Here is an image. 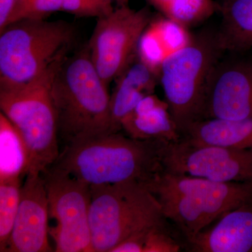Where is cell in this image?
<instances>
[{"label":"cell","instance_id":"1","mask_svg":"<svg viewBox=\"0 0 252 252\" xmlns=\"http://www.w3.org/2000/svg\"><path fill=\"white\" fill-rule=\"evenodd\" d=\"M166 143L106 132L66 144L53 166L91 187L126 182L147 187L162 170Z\"/></svg>","mask_w":252,"mask_h":252},{"label":"cell","instance_id":"2","mask_svg":"<svg viewBox=\"0 0 252 252\" xmlns=\"http://www.w3.org/2000/svg\"><path fill=\"white\" fill-rule=\"evenodd\" d=\"M147 187L187 243L227 212L252 201V182L223 183L163 170Z\"/></svg>","mask_w":252,"mask_h":252},{"label":"cell","instance_id":"3","mask_svg":"<svg viewBox=\"0 0 252 252\" xmlns=\"http://www.w3.org/2000/svg\"><path fill=\"white\" fill-rule=\"evenodd\" d=\"M88 46L67 56L53 79L59 135L66 144L109 132L110 94Z\"/></svg>","mask_w":252,"mask_h":252},{"label":"cell","instance_id":"4","mask_svg":"<svg viewBox=\"0 0 252 252\" xmlns=\"http://www.w3.org/2000/svg\"><path fill=\"white\" fill-rule=\"evenodd\" d=\"M225 51L219 32H203L164 60L159 83L181 136L203 119L209 83Z\"/></svg>","mask_w":252,"mask_h":252},{"label":"cell","instance_id":"5","mask_svg":"<svg viewBox=\"0 0 252 252\" xmlns=\"http://www.w3.org/2000/svg\"><path fill=\"white\" fill-rule=\"evenodd\" d=\"M74 37L65 21L26 18L10 23L0 32V89L35 80L67 57Z\"/></svg>","mask_w":252,"mask_h":252},{"label":"cell","instance_id":"6","mask_svg":"<svg viewBox=\"0 0 252 252\" xmlns=\"http://www.w3.org/2000/svg\"><path fill=\"white\" fill-rule=\"evenodd\" d=\"M67 57L55 63L29 84L13 89H0L1 112L16 126L27 147L28 172L42 174L54 165L61 154L51 84Z\"/></svg>","mask_w":252,"mask_h":252},{"label":"cell","instance_id":"7","mask_svg":"<svg viewBox=\"0 0 252 252\" xmlns=\"http://www.w3.org/2000/svg\"><path fill=\"white\" fill-rule=\"evenodd\" d=\"M91 189L94 252H111L130 235L168 221L154 194L142 184L126 182Z\"/></svg>","mask_w":252,"mask_h":252},{"label":"cell","instance_id":"8","mask_svg":"<svg viewBox=\"0 0 252 252\" xmlns=\"http://www.w3.org/2000/svg\"><path fill=\"white\" fill-rule=\"evenodd\" d=\"M49 200L54 252H94L90 227L91 186L51 166L43 172Z\"/></svg>","mask_w":252,"mask_h":252},{"label":"cell","instance_id":"9","mask_svg":"<svg viewBox=\"0 0 252 252\" xmlns=\"http://www.w3.org/2000/svg\"><path fill=\"white\" fill-rule=\"evenodd\" d=\"M152 16L148 7H115L97 18L89 44L91 59L107 86L115 81L137 54L141 36Z\"/></svg>","mask_w":252,"mask_h":252},{"label":"cell","instance_id":"10","mask_svg":"<svg viewBox=\"0 0 252 252\" xmlns=\"http://www.w3.org/2000/svg\"><path fill=\"white\" fill-rule=\"evenodd\" d=\"M162 170L223 183L252 182V148L197 144L181 137L167 142Z\"/></svg>","mask_w":252,"mask_h":252},{"label":"cell","instance_id":"11","mask_svg":"<svg viewBox=\"0 0 252 252\" xmlns=\"http://www.w3.org/2000/svg\"><path fill=\"white\" fill-rule=\"evenodd\" d=\"M252 119V61L217 64L204 107L203 119Z\"/></svg>","mask_w":252,"mask_h":252},{"label":"cell","instance_id":"12","mask_svg":"<svg viewBox=\"0 0 252 252\" xmlns=\"http://www.w3.org/2000/svg\"><path fill=\"white\" fill-rule=\"evenodd\" d=\"M6 252L54 251L49 243V208L42 175L28 172Z\"/></svg>","mask_w":252,"mask_h":252},{"label":"cell","instance_id":"13","mask_svg":"<svg viewBox=\"0 0 252 252\" xmlns=\"http://www.w3.org/2000/svg\"><path fill=\"white\" fill-rule=\"evenodd\" d=\"M187 244L190 252H252V201L227 212Z\"/></svg>","mask_w":252,"mask_h":252},{"label":"cell","instance_id":"14","mask_svg":"<svg viewBox=\"0 0 252 252\" xmlns=\"http://www.w3.org/2000/svg\"><path fill=\"white\" fill-rule=\"evenodd\" d=\"M110 94V129L109 132L122 130L123 120L146 94L155 93L159 74L136 54L115 79Z\"/></svg>","mask_w":252,"mask_h":252},{"label":"cell","instance_id":"15","mask_svg":"<svg viewBox=\"0 0 252 252\" xmlns=\"http://www.w3.org/2000/svg\"><path fill=\"white\" fill-rule=\"evenodd\" d=\"M182 137L197 144L252 148V119H207L194 123Z\"/></svg>","mask_w":252,"mask_h":252},{"label":"cell","instance_id":"16","mask_svg":"<svg viewBox=\"0 0 252 252\" xmlns=\"http://www.w3.org/2000/svg\"><path fill=\"white\" fill-rule=\"evenodd\" d=\"M122 130L139 140L173 142L182 137L165 100L154 108L132 111L123 120Z\"/></svg>","mask_w":252,"mask_h":252},{"label":"cell","instance_id":"17","mask_svg":"<svg viewBox=\"0 0 252 252\" xmlns=\"http://www.w3.org/2000/svg\"><path fill=\"white\" fill-rule=\"evenodd\" d=\"M220 11L223 23L219 33L225 50L252 49V0H230Z\"/></svg>","mask_w":252,"mask_h":252},{"label":"cell","instance_id":"18","mask_svg":"<svg viewBox=\"0 0 252 252\" xmlns=\"http://www.w3.org/2000/svg\"><path fill=\"white\" fill-rule=\"evenodd\" d=\"M29 164V154L22 136L0 113V180L26 177Z\"/></svg>","mask_w":252,"mask_h":252},{"label":"cell","instance_id":"19","mask_svg":"<svg viewBox=\"0 0 252 252\" xmlns=\"http://www.w3.org/2000/svg\"><path fill=\"white\" fill-rule=\"evenodd\" d=\"M160 15L187 28L206 21L221 7L214 0H147Z\"/></svg>","mask_w":252,"mask_h":252},{"label":"cell","instance_id":"20","mask_svg":"<svg viewBox=\"0 0 252 252\" xmlns=\"http://www.w3.org/2000/svg\"><path fill=\"white\" fill-rule=\"evenodd\" d=\"M22 178L0 180V252H5L21 200Z\"/></svg>","mask_w":252,"mask_h":252},{"label":"cell","instance_id":"21","mask_svg":"<svg viewBox=\"0 0 252 252\" xmlns=\"http://www.w3.org/2000/svg\"><path fill=\"white\" fill-rule=\"evenodd\" d=\"M150 25L160 38L167 56L183 49L193 39L188 28L162 15L152 18Z\"/></svg>","mask_w":252,"mask_h":252},{"label":"cell","instance_id":"22","mask_svg":"<svg viewBox=\"0 0 252 252\" xmlns=\"http://www.w3.org/2000/svg\"><path fill=\"white\" fill-rule=\"evenodd\" d=\"M137 54L144 63L159 74L167 54L160 38L150 23L141 36Z\"/></svg>","mask_w":252,"mask_h":252},{"label":"cell","instance_id":"23","mask_svg":"<svg viewBox=\"0 0 252 252\" xmlns=\"http://www.w3.org/2000/svg\"><path fill=\"white\" fill-rule=\"evenodd\" d=\"M167 223L153 227L149 230L144 243L143 252H179L182 244L169 231Z\"/></svg>","mask_w":252,"mask_h":252},{"label":"cell","instance_id":"24","mask_svg":"<svg viewBox=\"0 0 252 252\" xmlns=\"http://www.w3.org/2000/svg\"><path fill=\"white\" fill-rule=\"evenodd\" d=\"M62 4L63 0H31L15 21L26 18L46 19L53 13L62 11Z\"/></svg>","mask_w":252,"mask_h":252},{"label":"cell","instance_id":"25","mask_svg":"<svg viewBox=\"0 0 252 252\" xmlns=\"http://www.w3.org/2000/svg\"><path fill=\"white\" fill-rule=\"evenodd\" d=\"M62 11L81 18L105 16L104 11L90 0H63Z\"/></svg>","mask_w":252,"mask_h":252},{"label":"cell","instance_id":"26","mask_svg":"<svg viewBox=\"0 0 252 252\" xmlns=\"http://www.w3.org/2000/svg\"><path fill=\"white\" fill-rule=\"evenodd\" d=\"M150 229L130 235L114 247L111 252H143L146 236Z\"/></svg>","mask_w":252,"mask_h":252},{"label":"cell","instance_id":"27","mask_svg":"<svg viewBox=\"0 0 252 252\" xmlns=\"http://www.w3.org/2000/svg\"><path fill=\"white\" fill-rule=\"evenodd\" d=\"M17 2L18 0H0V32L9 24Z\"/></svg>","mask_w":252,"mask_h":252},{"label":"cell","instance_id":"28","mask_svg":"<svg viewBox=\"0 0 252 252\" xmlns=\"http://www.w3.org/2000/svg\"><path fill=\"white\" fill-rule=\"evenodd\" d=\"M90 1L99 6L105 15L110 14L115 9L113 0H90Z\"/></svg>","mask_w":252,"mask_h":252},{"label":"cell","instance_id":"29","mask_svg":"<svg viewBox=\"0 0 252 252\" xmlns=\"http://www.w3.org/2000/svg\"><path fill=\"white\" fill-rule=\"evenodd\" d=\"M113 1H114V4H115V7H118V6L128 5L129 0H113Z\"/></svg>","mask_w":252,"mask_h":252}]
</instances>
